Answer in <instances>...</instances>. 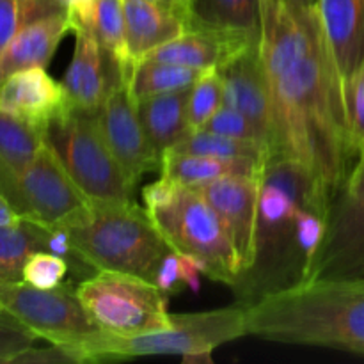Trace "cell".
I'll return each instance as SVG.
<instances>
[{"instance_id": "7402d4cb", "label": "cell", "mask_w": 364, "mask_h": 364, "mask_svg": "<svg viewBox=\"0 0 364 364\" xmlns=\"http://www.w3.org/2000/svg\"><path fill=\"white\" fill-rule=\"evenodd\" d=\"M70 28L82 27L119 63L124 73L134 68L124 39L123 0H80L66 11Z\"/></svg>"}, {"instance_id": "2e32d148", "label": "cell", "mask_w": 364, "mask_h": 364, "mask_svg": "<svg viewBox=\"0 0 364 364\" xmlns=\"http://www.w3.org/2000/svg\"><path fill=\"white\" fill-rule=\"evenodd\" d=\"M68 109L60 82H55L45 68H27L0 82V110L45 128L50 121Z\"/></svg>"}, {"instance_id": "cb8c5ba5", "label": "cell", "mask_w": 364, "mask_h": 364, "mask_svg": "<svg viewBox=\"0 0 364 364\" xmlns=\"http://www.w3.org/2000/svg\"><path fill=\"white\" fill-rule=\"evenodd\" d=\"M265 164L258 160L223 159V156L194 155V153L169 149L162 155L160 176L194 187L228 176H262Z\"/></svg>"}, {"instance_id": "d590c367", "label": "cell", "mask_w": 364, "mask_h": 364, "mask_svg": "<svg viewBox=\"0 0 364 364\" xmlns=\"http://www.w3.org/2000/svg\"><path fill=\"white\" fill-rule=\"evenodd\" d=\"M14 363L23 364H52V363H75L73 355L66 350V348L59 347V345L50 343L48 348H34L31 347L25 350L23 354L18 355Z\"/></svg>"}, {"instance_id": "7c38bea8", "label": "cell", "mask_w": 364, "mask_h": 364, "mask_svg": "<svg viewBox=\"0 0 364 364\" xmlns=\"http://www.w3.org/2000/svg\"><path fill=\"white\" fill-rule=\"evenodd\" d=\"M92 114L110 151L135 185L144 174L160 171L162 156L155 151L146 135L127 80L119 82L103 105Z\"/></svg>"}, {"instance_id": "5bb4252c", "label": "cell", "mask_w": 364, "mask_h": 364, "mask_svg": "<svg viewBox=\"0 0 364 364\" xmlns=\"http://www.w3.org/2000/svg\"><path fill=\"white\" fill-rule=\"evenodd\" d=\"M262 176H228L194 185L226 228L238 256L242 272L255 259V235ZM240 277V276H238Z\"/></svg>"}, {"instance_id": "6da1fadb", "label": "cell", "mask_w": 364, "mask_h": 364, "mask_svg": "<svg viewBox=\"0 0 364 364\" xmlns=\"http://www.w3.org/2000/svg\"><path fill=\"white\" fill-rule=\"evenodd\" d=\"M259 59L274 105L270 159L297 160L334 196L359 155L348 128L343 78L316 7L262 0Z\"/></svg>"}, {"instance_id": "ba28073f", "label": "cell", "mask_w": 364, "mask_h": 364, "mask_svg": "<svg viewBox=\"0 0 364 364\" xmlns=\"http://www.w3.org/2000/svg\"><path fill=\"white\" fill-rule=\"evenodd\" d=\"M75 288L89 318L105 334L135 336L173 323L167 295L153 281L98 270Z\"/></svg>"}, {"instance_id": "8d00e7d4", "label": "cell", "mask_w": 364, "mask_h": 364, "mask_svg": "<svg viewBox=\"0 0 364 364\" xmlns=\"http://www.w3.org/2000/svg\"><path fill=\"white\" fill-rule=\"evenodd\" d=\"M21 220L23 219L20 213L11 206V203L0 192V226H14V224H20Z\"/></svg>"}, {"instance_id": "3957f363", "label": "cell", "mask_w": 364, "mask_h": 364, "mask_svg": "<svg viewBox=\"0 0 364 364\" xmlns=\"http://www.w3.org/2000/svg\"><path fill=\"white\" fill-rule=\"evenodd\" d=\"M247 336L364 355V279L306 281L245 309Z\"/></svg>"}, {"instance_id": "ac0fdd59", "label": "cell", "mask_w": 364, "mask_h": 364, "mask_svg": "<svg viewBox=\"0 0 364 364\" xmlns=\"http://www.w3.org/2000/svg\"><path fill=\"white\" fill-rule=\"evenodd\" d=\"M68 31L71 28L66 11L25 23L0 55V82L20 70L48 66Z\"/></svg>"}, {"instance_id": "e575fe53", "label": "cell", "mask_w": 364, "mask_h": 364, "mask_svg": "<svg viewBox=\"0 0 364 364\" xmlns=\"http://www.w3.org/2000/svg\"><path fill=\"white\" fill-rule=\"evenodd\" d=\"M38 336L25 327L0 318V364L14 363L18 355L34 347Z\"/></svg>"}, {"instance_id": "603a6c76", "label": "cell", "mask_w": 364, "mask_h": 364, "mask_svg": "<svg viewBox=\"0 0 364 364\" xmlns=\"http://www.w3.org/2000/svg\"><path fill=\"white\" fill-rule=\"evenodd\" d=\"M188 92L181 89L174 92L148 96L135 102L142 127L149 142L160 156L174 148L191 132L188 124Z\"/></svg>"}, {"instance_id": "8fae6325", "label": "cell", "mask_w": 364, "mask_h": 364, "mask_svg": "<svg viewBox=\"0 0 364 364\" xmlns=\"http://www.w3.org/2000/svg\"><path fill=\"white\" fill-rule=\"evenodd\" d=\"M361 279H364V153L331 198L326 235L306 276V281Z\"/></svg>"}, {"instance_id": "5b68a950", "label": "cell", "mask_w": 364, "mask_h": 364, "mask_svg": "<svg viewBox=\"0 0 364 364\" xmlns=\"http://www.w3.org/2000/svg\"><path fill=\"white\" fill-rule=\"evenodd\" d=\"M247 306L237 302L230 308L171 315L173 323L166 329L149 331L135 336H112L98 333L91 340L66 348L75 363H116L146 355H180L188 364L213 363L212 352L230 343L245 331Z\"/></svg>"}, {"instance_id": "484cf974", "label": "cell", "mask_w": 364, "mask_h": 364, "mask_svg": "<svg viewBox=\"0 0 364 364\" xmlns=\"http://www.w3.org/2000/svg\"><path fill=\"white\" fill-rule=\"evenodd\" d=\"M171 149L180 153H194V155H212L223 156V159H247L258 160V162H267L270 156L269 149L262 142L228 137V135L215 134V132H210L206 128L191 130Z\"/></svg>"}, {"instance_id": "74e56055", "label": "cell", "mask_w": 364, "mask_h": 364, "mask_svg": "<svg viewBox=\"0 0 364 364\" xmlns=\"http://www.w3.org/2000/svg\"><path fill=\"white\" fill-rule=\"evenodd\" d=\"M55 2L59 4V6L63 7L64 11H68V9H70V7H73L75 4H78V2H80V0H55Z\"/></svg>"}, {"instance_id": "ffe728a7", "label": "cell", "mask_w": 364, "mask_h": 364, "mask_svg": "<svg viewBox=\"0 0 364 364\" xmlns=\"http://www.w3.org/2000/svg\"><path fill=\"white\" fill-rule=\"evenodd\" d=\"M251 46L258 45H252L245 39L233 38V36L188 28L178 38L153 50L144 59L199 68V70H219L224 64L230 63L235 55Z\"/></svg>"}, {"instance_id": "1f68e13d", "label": "cell", "mask_w": 364, "mask_h": 364, "mask_svg": "<svg viewBox=\"0 0 364 364\" xmlns=\"http://www.w3.org/2000/svg\"><path fill=\"white\" fill-rule=\"evenodd\" d=\"M70 265L60 256L46 251H36L23 265V281L36 288L50 290L66 283Z\"/></svg>"}, {"instance_id": "d4e9b609", "label": "cell", "mask_w": 364, "mask_h": 364, "mask_svg": "<svg viewBox=\"0 0 364 364\" xmlns=\"http://www.w3.org/2000/svg\"><path fill=\"white\" fill-rule=\"evenodd\" d=\"M208 70L180 66V64L160 63L142 59L134 64L128 75V91L134 102L164 92L191 89Z\"/></svg>"}, {"instance_id": "277c9868", "label": "cell", "mask_w": 364, "mask_h": 364, "mask_svg": "<svg viewBox=\"0 0 364 364\" xmlns=\"http://www.w3.org/2000/svg\"><path fill=\"white\" fill-rule=\"evenodd\" d=\"M82 258L96 270L132 274L153 281L173 249L148 210L132 203L91 201L60 224Z\"/></svg>"}, {"instance_id": "9a60e30c", "label": "cell", "mask_w": 364, "mask_h": 364, "mask_svg": "<svg viewBox=\"0 0 364 364\" xmlns=\"http://www.w3.org/2000/svg\"><path fill=\"white\" fill-rule=\"evenodd\" d=\"M217 71L224 82V103L240 110L252 121L269 153H272L274 105L269 80L259 59V45L245 48Z\"/></svg>"}, {"instance_id": "4fadbf2b", "label": "cell", "mask_w": 364, "mask_h": 364, "mask_svg": "<svg viewBox=\"0 0 364 364\" xmlns=\"http://www.w3.org/2000/svg\"><path fill=\"white\" fill-rule=\"evenodd\" d=\"M71 31L75 32V50L60 84L70 109L96 112L112 89L127 80V73L91 32L82 27Z\"/></svg>"}, {"instance_id": "f546056e", "label": "cell", "mask_w": 364, "mask_h": 364, "mask_svg": "<svg viewBox=\"0 0 364 364\" xmlns=\"http://www.w3.org/2000/svg\"><path fill=\"white\" fill-rule=\"evenodd\" d=\"M224 105V82L217 70H208L188 92V124L191 130L205 128L213 114Z\"/></svg>"}, {"instance_id": "52a82bcc", "label": "cell", "mask_w": 364, "mask_h": 364, "mask_svg": "<svg viewBox=\"0 0 364 364\" xmlns=\"http://www.w3.org/2000/svg\"><path fill=\"white\" fill-rule=\"evenodd\" d=\"M45 142L89 201H134L137 185L110 151L92 112L68 107L45 128Z\"/></svg>"}, {"instance_id": "7a4b0ae2", "label": "cell", "mask_w": 364, "mask_h": 364, "mask_svg": "<svg viewBox=\"0 0 364 364\" xmlns=\"http://www.w3.org/2000/svg\"><path fill=\"white\" fill-rule=\"evenodd\" d=\"M331 198V192L297 160H267L259 187L255 259L231 288L238 302L249 306L304 283L309 259L299 238L301 213L309 203Z\"/></svg>"}, {"instance_id": "f1b7e54d", "label": "cell", "mask_w": 364, "mask_h": 364, "mask_svg": "<svg viewBox=\"0 0 364 364\" xmlns=\"http://www.w3.org/2000/svg\"><path fill=\"white\" fill-rule=\"evenodd\" d=\"M199 274H203V267L198 259L188 255L171 251L160 263L153 283L166 295H176L185 288L198 294L201 288Z\"/></svg>"}, {"instance_id": "8992f818", "label": "cell", "mask_w": 364, "mask_h": 364, "mask_svg": "<svg viewBox=\"0 0 364 364\" xmlns=\"http://www.w3.org/2000/svg\"><path fill=\"white\" fill-rule=\"evenodd\" d=\"M148 213L173 251L198 259L203 274L233 288L242 274L240 256L217 213L194 187L178 183Z\"/></svg>"}, {"instance_id": "9c48e42d", "label": "cell", "mask_w": 364, "mask_h": 364, "mask_svg": "<svg viewBox=\"0 0 364 364\" xmlns=\"http://www.w3.org/2000/svg\"><path fill=\"white\" fill-rule=\"evenodd\" d=\"M0 318L63 348L80 345L102 333L85 313L77 288L70 283L50 290L25 281L0 283Z\"/></svg>"}, {"instance_id": "836d02e7", "label": "cell", "mask_w": 364, "mask_h": 364, "mask_svg": "<svg viewBox=\"0 0 364 364\" xmlns=\"http://www.w3.org/2000/svg\"><path fill=\"white\" fill-rule=\"evenodd\" d=\"M205 128L210 132H215V134L228 135V137L262 142V144L267 148L262 134H259L258 128L252 124V121L249 119L247 116H244L240 110L233 109V107L226 105V103H224V105L220 107L215 114H213L212 119L205 124Z\"/></svg>"}, {"instance_id": "83f0119b", "label": "cell", "mask_w": 364, "mask_h": 364, "mask_svg": "<svg viewBox=\"0 0 364 364\" xmlns=\"http://www.w3.org/2000/svg\"><path fill=\"white\" fill-rule=\"evenodd\" d=\"M36 251H39V244L28 220L0 226V283L23 281L25 262Z\"/></svg>"}, {"instance_id": "e0dca14e", "label": "cell", "mask_w": 364, "mask_h": 364, "mask_svg": "<svg viewBox=\"0 0 364 364\" xmlns=\"http://www.w3.org/2000/svg\"><path fill=\"white\" fill-rule=\"evenodd\" d=\"M124 39L132 63L187 31L183 7L156 0H123Z\"/></svg>"}, {"instance_id": "4dcf8cb0", "label": "cell", "mask_w": 364, "mask_h": 364, "mask_svg": "<svg viewBox=\"0 0 364 364\" xmlns=\"http://www.w3.org/2000/svg\"><path fill=\"white\" fill-rule=\"evenodd\" d=\"M59 11L55 0H0V55L25 23Z\"/></svg>"}, {"instance_id": "ab89813d", "label": "cell", "mask_w": 364, "mask_h": 364, "mask_svg": "<svg viewBox=\"0 0 364 364\" xmlns=\"http://www.w3.org/2000/svg\"><path fill=\"white\" fill-rule=\"evenodd\" d=\"M156 2H164V4H171V6H180V7H183L187 0H156Z\"/></svg>"}, {"instance_id": "f35d334b", "label": "cell", "mask_w": 364, "mask_h": 364, "mask_svg": "<svg viewBox=\"0 0 364 364\" xmlns=\"http://www.w3.org/2000/svg\"><path fill=\"white\" fill-rule=\"evenodd\" d=\"M294 4H297V6L301 7H315L316 0H291Z\"/></svg>"}, {"instance_id": "d6986e66", "label": "cell", "mask_w": 364, "mask_h": 364, "mask_svg": "<svg viewBox=\"0 0 364 364\" xmlns=\"http://www.w3.org/2000/svg\"><path fill=\"white\" fill-rule=\"evenodd\" d=\"M183 16L187 31L217 32L259 45L262 0H187Z\"/></svg>"}, {"instance_id": "4316f807", "label": "cell", "mask_w": 364, "mask_h": 364, "mask_svg": "<svg viewBox=\"0 0 364 364\" xmlns=\"http://www.w3.org/2000/svg\"><path fill=\"white\" fill-rule=\"evenodd\" d=\"M45 146V132L27 121L0 110V160L13 171H21Z\"/></svg>"}, {"instance_id": "44dd1931", "label": "cell", "mask_w": 364, "mask_h": 364, "mask_svg": "<svg viewBox=\"0 0 364 364\" xmlns=\"http://www.w3.org/2000/svg\"><path fill=\"white\" fill-rule=\"evenodd\" d=\"M315 7L345 80L364 59V0H316Z\"/></svg>"}, {"instance_id": "30bf717a", "label": "cell", "mask_w": 364, "mask_h": 364, "mask_svg": "<svg viewBox=\"0 0 364 364\" xmlns=\"http://www.w3.org/2000/svg\"><path fill=\"white\" fill-rule=\"evenodd\" d=\"M0 192L21 219L41 226H60L91 203L46 142L21 171L0 160Z\"/></svg>"}, {"instance_id": "d6a6232c", "label": "cell", "mask_w": 364, "mask_h": 364, "mask_svg": "<svg viewBox=\"0 0 364 364\" xmlns=\"http://www.w3.org/2000/svg\"><path fill=\"white\" fill-rule=\"evenodd\" d=\"M343 98L352 142L358 155H361L364 151V59L343 80Z\"/></svg>"}, {"instance_id": "60d3db41", "label": "cell", "mask_w": 364, "mask_h": 364, "mask_svg": "<svg viewBox=\"0 0 364 364\" xmlns=\"http://www.w3.org/2000/svg\"><path fill=\"white\" fill-rule=\"evenodd\" d=\"M363 153H364V151H363ZM363 153H361V155H363Z\"/></svg>"}]
</instances>
